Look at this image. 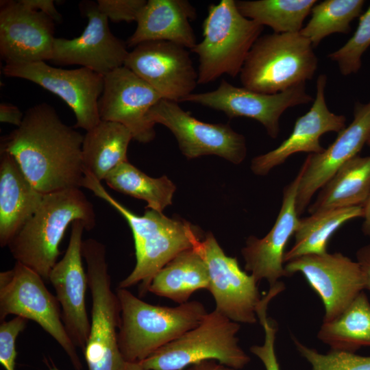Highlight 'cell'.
Returning <instances> with one entry per match:
<instances>
[{
	"mask_svg": "<svg viewBox=\"0 0 370 370\" xmlns=\"http://www.w3.org/2000/svg\"><path fill=\"white\" fill-rule=\"evenodd\" d=\"M84 136L64 123L54 108L42 103L29 108L21 124L1 143L33 186L43 195L82 187Z\"/></svg>",
	"mask_w": 370,
	"mask_h": 370,
	"instance_id": "1",
	"label": "cell"
},
{
	"mask_svg": "<svg viewBox=\"0 0 370 370\" xmlns=\"http://www.w3.org/2000/svg\"><path fill=\"white\" fill-rule=\"evenodd\" d=\"M82 187L118 211L130 227L134 241L136 264L118 288L139 285V295L144 296L154 275L177 255L195 247L204 238L200 230L190 223L169 218L162 212L149 209L138 216L112 197L90 173L85 171Z\"/></svg>",
	"mask_w": 370,
	"mask_h": 370,
	"instance_id": "2",
	"label": "cell"
},
{
	"mask_svg": "<svg viewBox=\"0 0 370 370\" xmlns=\"http://www.w3.org/2000/svg\"><path fill=\"white\" fill-rule=\"evenodd\" d=\"M76 220L83 221L88 231L96 225L93 205L79 188L44 195L38 209L8 247L16 262L49 281L60 254V242L69 225Z\"/></svg>",
	"mask_w": 370,
	"mask_h": 370,
	"instance_id": "3",
	"label": "cell"
},
{
	"mask_svg": "<svg viewBox=\"0 0 370 370\" xmlns=\"http://www.w3.org/2000/svg\"><path fill=\"white\" fill-rule=\"evenodd\" d=\"M116 293L121 306L118 344L126 362L143 361L196 327L208 313L198 301L168 307L147 303L127 288H118Z\"/></svg>",
	"mask_w": 370,
	"mask_h": 370,
	"instance_id": "4",
	"label": "cell"
},
{
	"mask_svg": "<svg viewBox=\"0 0 370 370\" xmlns=\"http://www.w3.org/2000/svg\"><path fill=\"white\" fill-rule=\"evenodd\" d=\"M313 47L299 32L260 36L239 74L243 87L272 95L306 84L318 67Z\"/></svg>",
	"mask_w": 370,
	"mask_h": 370,
	"instance_id": "5",
	"label": "cell"
},
{
	"mask_svg": "<svg viewBox=\"0 0 370 370\" xmlns=\"http://www.w3.org/2000/svg\"><path fill=\"white\" fill-rule=\"evenodd\" d=\"M202 29L203 40L190 49L199 57L198 84L240 74L263 26L243 16L236 1L221 0L209 6Z\"/></svg>",
	"mask_w": 370,
	"mask_h": 370,
	"instance_id": "6",
	"label": "cell"
},
{
	"mask_svg": "<svg viewBox=\"0 0 370 370\" xmlns=\"http://www.w3.org/2000/svg\"><path fill=\"white\" fill-rule=\"evenodd\" d=\"M92 297L90 334L83 352L88 370H123L118 344L121 306L111 288L106 249L101 242L88 238L82 243Z\"/></svg>",
	"mask_w": 370,
	"mask_h": 370,
	"instance_id": "7",
	"label": "cell"
},
{
	"mask_svg": "<svg viewBox=\"0 0 370 370\" xmlns=\"http://www.w3.org/2000/svg\"><path fill=\"white\" fill-rule=\"evenodd\" d=\"M239 323L216 310L208 312L194 328L140 362L145 370H183L208 360L236 370L250 358L239 345Z\"/></svg>",
	"mask_w": 370,
	"mask_h": 370,
	"instance_id": "8",
	"label": "cell"
},
{
	"mask_svg": "<svg viewBox=\"0 0 370 370\" xmlns=\"http://www.w3.org/2000/svg\"><path fill=\"white\" fill-rule=\"evenodd\" d=\"M44 281L38 273L18 262L12 269L1 272L0 319L14 314L35 321L58 343L73 367L82 370L76 347L62 319L60 304Z\"/></svg>",
	"mask_w": 370,
	"mask_h": 370,
	"instance_id": "9",
	"label": "cell"
},
{
	"mask_svg": "<svg viewBox=\"0 0 370 370\" xmlns=\"http://www.w3.org/2000/svg\"><path fill=\"white\" fill-rule=\"evenodd\" d=\"M152 124L166 127L175 136L180 151L188 159L216 155L241 163L247 155L246 140L228 124L208 123L184 111L177 102L162 99L147 113Z\"/></svg>",
	"mask_w": 370,
	"mask_h": 370,
	"instance_id": "10",
	"label": "cell"
},
{
	"mask_svg": "<svg viewBox=\"0 0 370 370\" xmlns=\"http://www.w3.org/2000/svg\"><path fill=\"white\" fill-rule=\"evenodd\" d=\"M3 72L7 77L32 82L60 97L75 114L74 128L88 131L101 121L98 101L103 75L85 67L64 69L45 62L5 64Z\"/></svg>",
	"mask_w": 370,
	"mask_h": 370,
	"instance_id": "11",
	"label": "cell"
},
{
	"mask_svg": "<svg viewBox=\"0 0 370 370\" xmlns=\"http://www.w3.org/2000/svg\"><path fill=\"white\" fill-rule=\"evenodd\" d=\"M209 272L210 287L217 311L238 323L257 322L256 308L261 297L258 282L243 271L236 258L227 256L211 232L196 246Z\"/></svg>",
	"mask_w": 370,
	"mask_h": 370,
	"instance_id": "12",
	"label": "cell"
},
{
	"mask_svg": "<svg viewBox=\"0 0 370 370\" xmlns=\"http://www.w3.org/2000/svg\"><path fill=\"white\" fill-rule=\"evenodd\" d=\"M314 99L306 90V84L276 94H263L237 87L222 79L215 90L192 93L181 102H191L222 111L230 119L247 117L260 123L268 135L276 138L280 134V119L289 108L307 104Z\"/></svg>",
	"mask_w": 370,
	"mask_h": 370,
	"instance_id": "13",
	"label": "cell"
},
{
	"mask_svg": "<svg viewBox=\"0 0 370 370\" xmlns=\"http://www.w3.org/2000/svg\"><path fill=\"white\" fill-rule=\"evenodd\" d=\"M284 268L289 276L301 273L320 297L325 307L323 322L338 317L365 289L359 264L341 253L302 256L286 262Z\"/></svg>",
	"mask_w": 370,
	"mask_h": 370,
	"instance_id": "14",
	"label": "cell"
},
{
	"mask_svg": "<svg viewBox=\"0 0 370 370\" xmlns=\"http://www.w3.org/2000/svg\"><path fill=\"white\" fill-rule=\"evenodd\" d=\"M124 66L149 84L162 99L181 102L198 84L188 50L168 41L140 43L129 52Z\"/></svg>",
	"mask_w": 370,
	"mask_h": 370,
	"instance_id": "15",
	"label": "cell"
},
{
	"mask_svg": "<svg viewBox=\"0 0 370 370\" xmlns=\"http://www.w3.org/2000/svg\"><path fill=\"white\" fill-rule=\"evenodd\" d=\"M162 97L149 84L125 66L104 75L98 101L101 121L119 123L130 130L133 139L149 143L155 136L147 113Z\"/></svg>",
	"mask_w": 370,
	"mask_h": 370,
	"instance_id": "16",
	"label": "cell"
},
{
	"mask_svg": "<svg viewBox=\"0 0 370 370\" xmlns=\"http://www.w3.org/2000/svg\"><path fill=\"white\" fill-rule=\"evenodd\" d=\"M88 23L73 39L55 38L51 61L62 65H79L102 75L124 66L130 51L127 44L110 31L108 18L97 2L84 3Z\"/></svg>",
	"mask_w": 370,
	"mask_h": 370,
	"instance_id": "17",
	"label": "cell"
},
{
	"mask_svg": "<svg viewBox=\"0 0 370 370\" xmlns=\"http://www.w3.org/2000/svg\"><path fill=\"white\" fill-rule=\"evenodd\" d=\"M85 223L76 220L71 224L69 243L63 258L51 269L49 281L60 304L65 329L75 347L84 351L90 321L86 308L88 275L82 264V234Z\"/></svg>",
	"mask_w": 370,
	"mask_h": 370,
	"instance_id": "18",
	"label": "cell"
},
{
	"mask_svg": "<svg viewBox=\"0 0 370 370\" xmlns=\"http://www.w3.org/2000/svg\"><path fill=\"white\" fill-rule=\"evenodd\" d=\"M0 4V55L5 64L51 60L54 21L21 0Z\"/></svg>",
	"mask_w": 370,
	"mask_h": 370,
	"instance_id": "19",
	"label": "cell"
},
{
	"mask_svg": "<svg viewBox=\"0 0 370 370\" xmlns=\"http://www.w3.org/2000/svg\"><path fill=\"white\" fill-rule=\"evenodd\" d=\"M370 135V101L356 102L352 122L320 153L309 154L303 163L296 196L298 215L304 213L314 193L345 162L358 156Z\"/></svg>",
	"mask_w": 370,
	"mask_h": 370,
	"instance_id": "20",
	"label": "cell"
},
{
	"mask_svg": "<svg viewBox=\"0 0 370 370\" xmlns=\"http://www.w3.org/2000/svg\"><path fill=\"white\" fill-rule=\"evenodd\" d=\"M301 176L300 169L295 178L283 190L282 206L274 225L262 238L250 236L241 253L245 269L258 282L266 280L270 288L282 277L289 276L284 268L287 243L294 235L299 222L296 210V196Z\"/></svg>",
	"mask_w": 370,
	"mask_h": 370,
	"instance_id": "21",
	"label": "cell"
},
{
	"mask_svg": "<svg viewBox=\"0 0 370 370\" xmlns=\"http://www.w3.org/2000/svg\"><path fill=\"white\" fill-rule=\"evenodd\" d=\"M326 83L327 76L319 75L313 103L305 114L297 119L290 136L275 149L253 158L251 169L254 174L265 175L297 153H322L325 148L320 144V137L327 132L339 133L346 127L345 116L334 114L327 106Z\"/></svg>",
	"mask_w": 370,
	"mask_h": 370,
	"instance_id": "22",
	"label": "cell"
},
{
	"mask_svg": "<svg viewBox=\"0 0 370 370\" xmlns=\"http://www.w3.org/2000/svg\"><path fill=\"white\" fill-rule=\"evenodd\" d=\"M195 8L186 0H149L136 21L127 47L149 41H168L193 49L197 43L190 21L196 18Z\"/></svg>",
	"mask_w": 370,
	"mask_h": 370,
	"instance_id": "23",
	"label": "cell"
},
{
	"mask_svg": "<svg viewBox=\"0 0 370 370\" xmlns=\"http://www.w3.org/2000/svg\"><path fill=\"white\" fill-rule=\"evenodd\" d=\"M44 195L25 176L15 158L1 151L0 245L8 246L40 206Z\"/></svg>",
	"mask_w": 370,
	"mask_h": 370,
	"instance_id": "24",
	"label": "cell"
},
{
	"mask_svg": "<svg viewBox=\"0 0 370 370\" xmlns=\"http://www.w3.org/2000/svg\"><path fill=\"white\" fill-rule=\"evenodd\" d=\"M209 287L207 264L195 247L180 253L162 268L153 278L148 292L182 304L189 301L195 291H208Z\"/></svg>",
	"mask_w": 370,
	"mask_h": 370,
	"instance_id": "25",
	"label": "cell"
},
{
	"mask_svg": "<svg viewBox=\"0 0 370 370\" xmlns=\"http://www.w3.org/2000/svg\"><path fill=\"white\" fill-rule=\"evenodd\" d=\"M132 139V132L123 125L101 120L84 136L82 162L84 171L99 182L104 180L113 169L128 161L127 151Z\"/></svg>",
	"mask_w": 370,
	"mask_h": 370,
	"instance_id": "26",
	"label": "cell"
},
{
	"mask_svg": "<svg viewBox=\"0 0 370 370\" xmlns=\"http://www.w3.org/2000/svg\"><path fill=\"white\" fill-rule=\"evenodd\" d=\"M369 195L370 156L358 155L341 166L324 184L308 206V212L363 206Z\"/></svg>",
	"mask_w": 370,
	"mask_h": 370,
	"instance_id": "27",
	"label": "cell"
},
{
	"mask_svg": "<svg viewBox=\"0 0 370 370\" xmlns=\"http://www.w3.org/2000/svg\"><path fill=\"white\" fill-rule=\"evenodd\" d=\"M362 206L334 208L299 219L294 234L295 243L284 254V262L308 254L327 253L330 237L346 222L363 217Z\"/></svg>",
	"mask_w": 370,
	"mask_h": 370,
	"instance_id": "28",
	"label": "cell"
},
{
	"mask_svg": "<svg viewBox=\"0 0 370 370\" xmlns=\"http://www.w3.org/2000/svg\"><path fill=\"white\" fill-rule=\"evenodd\" d=\"M317 338L335 351L355 353L370 346V303L365 292L335 319L323 322Z\"/></svg>",
	"mask_w": 370,
	"mask_h": 370,
	"instance_id": "29",
	"label": "cell"
},
{
	"mask_svg": "<svg viewBox=\"0 0 370 370\" xmlns=\"http://www.w3.org/2000/svg\"><path fill=\"white\" fill-rule=\"evenodd\" d=\"M104 181L114 190L142 199L147 203V208L160 212L172 204L175 191V186L166 176L149 177L128 161L113 169Z\"/></svg>",
	"mask_w": 370,
	"mask_h": 370,
	"instance_id": "30",
	"label": "cell"
},
{
	"mask_svg": "<svg viewBox=\"0 0 370 370\" xmlns=\"http://www.w3.org/2000/svg\"><path fill=\"white\" fill-rule=\"evenodd\" d=\"M317 3L316 0L236 1L243 16L278 34L299 32Z\"/></svg>",
	"mask_w": 370,
	"mask_h": 370,
	"instance_id": "31",
	"label": "cell"
},
{
	"mask_svg": "<svg viewBox=\"0 0 370 370\" xmlns=\"http://www.w3.org/2000/svg\"><path fill=\"white\" fill-rule=\"evenodd\" d=\"M363 0H325L317 3L311 10V18L299 33L317 47L333 33L348 34L350 23L360 15Z\"/></svg>",
	"mask_w": 370,
	"mask_h": 370,
	"instance_id": "32",
	"label": "cell"
},
{
	"mask_svg": "<svg viewBox=\"0 0 370 370\" xmlns=\"http://www.w3.org/2000/svg\"><path fill=\"white\" fill-rule=\"evenodd\" d=\"M370 46V5L359 18L353 36L338 50L328 57L336 62L343 75L356 73L361 67V58Z\"/></svg>",
	"mask_w": 370,
	"mask_h": 370,
	"instance_id": "33",
	"label": "cell"
},
{
	"mask_svg": "<svg viewBox=\"0 0 370 370\" xmlns=\"http://www.w3.org/2000/svg\"><path fill=\"white\" fill-rule=\"evenodd\" d=\"M292 340L299 354L311 365L312 370H370V356L331 350L321 354L301 343L294 335Z\"/></svg>",
	"mask_w": 370,
	"mask_h": 370,
	"instance_id": "34",
	"label": "cell"
},
{
	"mask_svg": "<svg viewBox=\"0 0 370 370\" xmlns=\"http://www.w3.org/2000/svg\"><path fill=\"white\" fill-rule=\"evenodd\" d=\"M27 319L16 316L0 325V363L5 370H16V340L27 325Z\"/></svg>",
	"mask_w": 370,
	"mask_h": 370,
	"instance_id": "35",
	"label": "cell"
},
{
	"mask_svg": "<svg viewBox=\"0 0 370 370\" xmlns=\"http://www.w3.org/2000/svg\"><path fill=\"white\" fill-rule=\"evenodd\" d=\"M266 307H260L256 314L264 331V341L262 345H253L250 352L262 362L266 370H280L275 350L277 332L276 324L267 315Z\"/></svg>",
	"mask_w": 370,
	"mask_h": 370,
	"instance_id": "36",
	"label": "cell"
},
{
	"mask_svg": "<svg viewBox=\"0 0 370 370\" xmlns=\"http://www.w3.org/2000/svg\"><path fill=\"white\" fill-rule=\"evenodd\" d=\"M145 0H98L99 10L114 22L136 21L145 5Z\"/></svg>",
	"mask_w": 370,
	"mask_h": 370,
	"instance_id": "37",
	"label": "cell"
},
{
	"mask_svg": "<svg viewBox=\"0 0 370 370\" xmlns=\"http://www.w3.org/2000/svg\"><path fill=\"white\" fill-rule=\"evenodd\" d=\"M26 6L44 13L54 21L59 23L62 16L56 10L53 0H21Z\"/></svg>",
	"mask_w": 370,
	"mask_h": 370,
	"instance_id": "38",
	"label": "cell"
},
{
	"mask_svg": "<svg viewBox=\"0 0 370 370\" xmlns=\"http://www.w3.org/2000/svg\"><path fill=\"white\" fill-rule=\"evenodd\" d=\"M24 114L20 109L11 103L0 104V121L18 127L23 119Z\"/></svg>",
	"mask_w": 370,
	"mask_h": 370,
	"instance_id": "39",
	"label": "cell"
},
{
	"mask_svg": "<svg viewBox=\"0 0 370 370\" xmlns=\"http://www.w3.org/2000/svg\"><path fill=\"white\" fill-rule=\"evenodd\" d=\"M356 258L363 273L365 288L370 291V245L360 248L356 252Z\"/></svg>",
	"mask_w": 370,
	"mask_h": 370,
	"instance_id": "40",
	"label": "cell"
},
{
	"mask_svg": "<svg viewBox=\"0 0 370 370\" xmlns=\"http://www.w3.org/2000/svg\"><path fill=\"white\" fill-rule=\"evenodd\" d=\"M185 370H236L216 360H208L192 365Z\"/></svg>",
	"mask_w": 370,
	"mask_h": 370,
	"instance_id": "41",
	"label": "cell"
},
{
	"mask_svg": "<svg viewBox=\"0 0 370 370\" xmlns=\"http://www.w3.org/2000/svg\"><path fill=\"white\" fill-rule=\"evenodd\" d=\"M362 206L364 208V221L362 231L365 235L370 237V195Z\"/></svg>",
	"mask_w": 370,
	"mask_h": 370,
	"instance_id": "42",
	"label": "cell"
},
{
	"mask_svg": "<svg viewBox=\"0 0 370 370\" xmlns=\"http://www.w3.org/2000/svg\"><path fill=\"white\" fill-rule=\"evenodd\" d=\"M123 370H145L140 362H127Z\"/></svg>",
	"mask_w": 370,
	"mask_h": 370,
	"instance_id": "43",
	"label": "cell"
},
{
	"mask_svg": "<svg viewBox=\"0 0 370 370\" xmlns=\"http://www.w3.org/2000/svg\"><path fill=\"white\" fill-rule=\"evenodd\" d=\"M44 362L47 366L49 370H60V369L53 362L51 358H45Z\"/></svg>",
	"mask_w": 370,
	"mask_h": 370,
	"instance_id": "44",
	"label": "cell"
},
{
	"mask_svg": "<svg viewBox=\"0 0 370 370\" xmlns=\"http://www.w3.org/2000/svg\"><path fill=\"white\" fill-rule=\"evenodd\" d=\"M366 144L370 147V135H369V136L368 138V140H367Z\"/></svg>",
	"mask_w": 370,
	"mask_h": 370,
	"instance_id": "45",
	"label": "cell"
}]
</instances>
